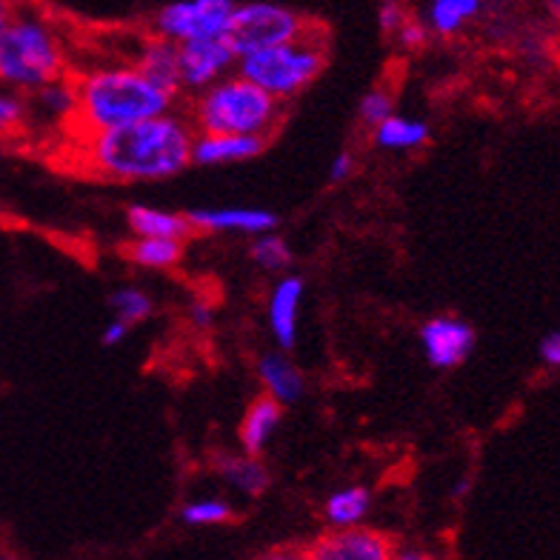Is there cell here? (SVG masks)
Segmentation results:
<instances>
[{
	"mask_svg": "<svg viewBox=\"0 0 560 560\" xmlns=\"http://www.w3.org/2000/svg\"><path fill=\"white\" fill-rule=\"evenodd\" d=\"M192 138L184 118L161 112L152 118L89 132L86 158L97 175L112 180H166L192 163Z\"/></svg>",
	"mask_w": 560,
	"mask_h": 560,
	"instance_id": "1",
	"label": "cell"
},
{
	"mask_svg": "<svg viewBox=\"0 0 560 560\" xmlns=\"http://www.w3.org/2000/svg\"><path fill=\"white\" fill-rule=\"evenodd\" d=\"M78 86V115L86 132H101L109 126L132 124L172 112L175 97L149 83L138 67H101L83 74Z\"/></svg>",
	"mask_w": 560,
	"mask_h": 560,
	"instance_id": "2",
	"label": "cell"
},
{
	"mask_svg": "<svg viewBox=\"0 0 560 560\" xmlns=\"http://www.w3.org/2000/svg\"><path fill=\"white\" fill-rule=\"evenodd\" d=\"M67 69V52L52 23L35 12L18 9L15 21L0 35V86L15 92H35L60 78Z\"/></svg>",
	"mask_w": 560,
	"mask_h": 560,
	"instance_id": "3",
	"label": "cell"
},
{
	"mask_svg": "<svg viewBox=\"0 0 560 560\" xmlns=\"http://www.w3.org/2000/svg\"><path fill=\"white\" fill-rule=\"evenodd\" d=\"M280 120V101L246 81L244 74H223L200 89L195 101V124L200 132L272 135Z\"/></svg>",
	"mask_w": 560,
	"mask_h": 560,
	"instance_id": "4",
	"label": "cell"
},
{
	"mask_svg": "<svg viewBox=\"0 0 560 560\" xmlns=\"http://www.w3.org/2000/svg\"><path fill=\"white\" fill-rule=\"evenodd\" d=\"M237 74L278 101H289L310 86L326 67V44L320 32H303L287 44L266 46L237 58Z\"/></svg>",
	"mask_w": 560,
	"mask_h": 560,
	"instance_id": "5",
	"label": "cell"
},
{
	"mask_svg": "<svg viewBox=\"0 0 560 560\" xmlns=\"http://www.w3.org/2000/svg\"><path fill=\"white\" fill-rule=\"evenodd\" d=\"M303 32H306V21L298 12H292L289 7H280V3L258 0V3L235 7L226 37L237 58H241V55L258 52L266 46L287 44V40L303 35Z\"/></svg>",
	"mask_w": 560,
	"mask_h": 560,
	"instance_id": "6",
	"label": "cell"
},
{
	"mask_svg": "<svg viewBox=\"0 0 560 560\" xmlns=\"http://www.w3.org/2000/svg\"><path fill=\"white\" fill-rule=\"evenodd\" d=\"M232 12H235V0H175L158 12L155 32L175 44L195 37L226 35Z\"/></svg>",
	"mask_w": 560,
	"mask_h": 560,
	"instance_id": "7",
	"label": "cell"
},
{
	"mask_svg": "<svg viewBox=\"0 0 560 560\" xmlns=\"http://www.w3.org/2000/svg\"><path fill=\"white\" fill-rule=\"evenodd\" d=\"M177 60H180V83L186 89H207L209 83L221 81L223 74L235 69L237 55L226 35H214L177 44Z\"/></svg>",
	"mask_w": 560,
	"mask_h": 560,
	"instance_id": "8",
	"label": "cell"
},
{
	"mask_svg": "<svg viewBox=\"0 0 560 560\" xmlns=\"http://www.w3.org/2000/svg\"><path fill=\"white\" fill-rule=\"evenodd\" d=\"M420 343L427 352V361L435 369H452L464 363L475 349L472 326L460 320V317H432L423 329H420Z\"/></svg>",
	"mask_w": 560,
	"mask_h": 560,
	"instance_id": "9",
	"label": "cell"
},
{
	"mask_svg": "<svg viewBox=\"0 0 560 560\" xmlns=\"http://www.w3.org/2000/svg\"><path fill=\"white\" fill-rule=\"evenodd\" d=\"M269 143L266 135H232V132H200L192 138V163L198 166H223L241 163L260 155Z\"/></svg>",
	"mask_w": 560,
	"mask_h": 560,
	"instance_id": "10",
	"label": "cell"
},
{
	"mask_svg": "<svg viewBox=\"0 0 560 560\" xmlns=\"http://www.w3.org/2000/svg\"><path fill=\"white\" fill-rule=\"evenodd\" d=\"M186 221L192 229H203V232H241V235H264L278 226V218L272 212L252 207L192 209L186 214Z\"/></svg>",
	"mask_w": 560,
	"mask_h": 560,
	"instance_id": "11",
	"label": "cell"
},
{
	"mask_svg": "<svg viewBox=\"0 0 560 560\" xmlns=\"http://www.w3.org/2000/svg\"><path fill=\"white\" fill-rule=\"evenodd\" d=\"M392 555V544L369 529H354L347 526V532L329 535L312 549V558L317 560H386Z\"/></svg>",
	"mask_w": 560,
	"mask_h": 560,
	"instance_id": "12",
	"label": "cell"
},
{
	"mask_svg": "<svg viewBox=\"0 0 560 560\" xmlns=\"http://www.w3.org/2000/svg\"><path fill=\"white\" fill-rule=\"evenodd\" d=\"M303 278L298 275H287L280 278L269 298V326H272L275 343L280 349H292L298 340V312L303 303Z\"/></svg>",
	"mask_w": 560,
	"mask_h": 560,
	"instance_id": "13",
	"label": "cell"
},
{
	"mask_svg": "<svg viewBox=\"0 0 560 560\" xmlns=\"http://www.w3.org/2000/svg\"><path fill=\"white\" fill-rule=\"evenodd\" d=\"M135 67L143 72L149 83H155L158 89H163L166 95L177 97V92L184 89L180 83V60H177V44L170 37H152L143 44L138 55V63Z\"/></svg>",
	"mask_w": 560,
	"mask_h": 560,
	"instance_id": "14",
	"label": "cell"
},
{
	"mask_svg": "<svg viewBox=\"0 0 560 560\" xmlns=\"http://www.w3.org/2000/svg\"><path fill=\"white\" fill-rule=\"evenodd\" d=\"M258 375L266 395L278 400L280 406L295 404V400L303 395V375L283 352L264 354V358H260Z\"/></svg>",
	"mask_w": 560,
	"mask_h": 560,
	"instance_id": "15",
	"label": "cell"
},
{
	"mask_svg": "<svg viewBox=\"0 0 560 560\" xmlns=\"http://www.w3.org/2000/svg\"><path fill=\"white\" fill-rule=\"evenodd\" d=\"M280 409H283V406L275 398H269V395L258 398L249 409H246L244 427H241V443H244L246 455L260 457V452L266 450V443L272 441L275 429H278Z\"/></svg>",
	"mask_w": 560,
	"mask_h": 560,
	"instance_id": "16",
	"label": "cell"
},
{
	"mask_svg": "<svg viewBox=\"0 0 560 560\" xmlns=\"http://www.w3.org/2000/svg\"><path fill=\"white\" fill-rule=\"evenodd\" d=\"M32 109L40 115L49 124H58V120H72L78 115V86L69 83L63 74L55 78V81L44 83L40 89L32 92Z\"/></svg>",
	"mask_w": 560,
	"mask_h": 560,
	"instance_id": "17",
	"label": "cell"
},
{
	"mask_svg": "<svg viewBox=\"0 0 560 560\" xmlns=\"http://www.w3.org/2000/svg\"><path fill=\"white\" fill-rule=\"evenodd\" d=\"M129 226L138 237H180L189 235V221L186 214L166 212L155 207H132L129 209Z\"/></svg>",
	"mask_w": 560,
	"mask_h": 560,
	"instance_id": "18",
	"label": "cell"
},
{
	"mask_svg": "<svg viewBox=\"0 0 560 560\" xmlns=\"http://www.w3.org/2000/svg\"><path fill=\"white\" fill-rule=\"evenodd\" d=\"M429 140V126L423 120L404 118L392 112L389 118L375 126V143L381 149H418Z\"/></svg>",
	"mask_w": 560,
	"mask_h": 560,
	"instance_id": "19",
	"label": "cell"
},
{
	"mask_svg": "<svg viewBox=\"0 0 560 560\" xmlns=\"http://www.w3.org/2000/svg\"><path fill=\"white\" fill-rule=\"evenodd\" d=\"M221 475L229 487L244 494H260L269 487V472L258 455H229L221 460Z\"/></svg>",
	"mask_w": 560,
	"mask_h": 560,
	"instance_id": "20",
	"label": "cell"
},
{
	"mask_svg": "<svg viewBox=\"0 0 560 560\" xmlns=\"http://www.w3.org/2000/svg\"><path fill=\"white\" fill-rule=\"evenodd\" d=\"M184 255V241L180 237H138L129 246V258L147 269H170Z\"/></svg>",
	"mask_w": 560,
	"mask_h": 560,
	"instance_id": "21",
	"label": "cell"
},
{
	"mask_svg": "<svg viewBox=\"0 0 560 560\" xmlns=\"http://www.w3.org/2000/svg\"><path fill=\"white\" fill-rule=\"evenodd\" d=\"M326 521L335 526V529H347V526H358L363 521V515L369 512V492L361 487H349L335 492L329 501H326Z\"/></svg>",
	"mask_w": 560,
	"mask_h": 560,
	"instance_id": "22",
	"label": "cell"
},
{
	"mask_svg": "<svg viewBox=\"0 0 560 560\" xmlns=\"http://www.w3.org/2000/svg\"><path fill=\"white\" fill-rule=\"evenodd\" d=\"M483 7V0H432L429 23L438 35H455L464 23L472 21Z\"/></svg>",
	"mask_w": 560,
	"mask_h": 560,
	"instance_id": "23",
	"label": "cell"
},
{
	"mask_svg": "<svg viewBox=\"0 0 560 560\" xmlns=\"http://www.w3.org/2000/svg\"><path fill=\"white\" fill-rule=\"evenodd\" d=\"M252 260L266 269V272H280L292 264V249L283 237L272 235V232H264V235H255V244H252Z\"/></svg>",
	"mask_w": 560,
	"mask_h": 560,
	"instance_id": "24",
	"label": "cell"
},
{
	"mask_svg": "<svg viewBox=\"0 0 560 560\" xmlns=\"http://www.w3.org/2000/svg\"><path fill=\"white\" fill-rule=\"evenodd\" d=\"M109 303L115 317H120V320L129 326L140 324V320H147V317L152 315V298L135 287H124L118 289V292H112Z\"/></svg>",
	"mask_w": 560,
	"mask_h": 560,
	"instance_id": "25",
	"label": "cell"
},
{
	"mask_svg": "<svg viewBox=\"0 0 560 560\" xmlns=\"http://www.w3.org/2000/svg\"><path fill=\"white\" fill-rule=\"evenodd\" d=\"M229 517H232V506L218 498H200V501H189L184 506V521L192 526H214Z\"/></svg>",
	"mask_w": 560,
	"mask_h": 560,
	"instance_id": "26",
	"label": "cell"
},
{
	"mask_svg": "<svg viewBox=\"0 0 560 560\" xmlns=\"http://www.w3.org/2000/svg\"><path fill=\"white\" fill-rule=\"evenodd\" d=\"M26 115H30V106L23 104L15 89L0 86V138L15 135L26 124Z\"/></svg>",
	"mask_w": 560,
	"mask_h": 560,
	"instance_id": "27",
	"label": "cell"
},
{
	"mask_svg": "<svg viewBox=\"0 0 560 560\" xmlns=\"http://www.w3.org/2000/svg\"><path fill=\"white\" fill-rule=\"evenodd\" d=\"M392 97L386 95V92H369L366 97L361 101V120L366 126H377L381 120H386L392 115Z\"/></svg>",
	"mask_w": 560,
	"mask_h": 560,
	"instance_id": "28",
	"label": "cell"
},
{
	"mask_svg": "<svg viewBox=\"0 0 560 560\" xmlns=\"http://www.w3.org/2000/svg\"><path fill=\"white\" fill-rule=\"evenodd\" d=\"M404 21H406V12L398 0H381V30L398 32Z\"/></svg>",
	"mask_w": 560,
	"mask_h": 560,
	"instance_id": "29",
	"label": "cell"
},
{
	"mask_svg": "<svg viewBox=\"0 0 560 560\" xmlns=\"http://www.w3.org/2000/svg\"><path fill=\"white\" fill-rule=\"evenodd\" d=\"M540 361L549 369L560 366V335L549 332L544 340H540Z\"/></svg>",
	"mask_w": 560,
	"mask_h": 560,
	"instance_id": "30",
	"label": "cell"
},
{
	"mask_svg": "<svg viewBox=\"0 0 560 560\" xmlns=\"http://www.w3.org/2000/svg\"><path fill=\"white\" fill-rule=\"evenodd\" d=\"M126 335H129V324H124L120 317H112L104 332H101V343H104V347H118Z\"/></svg>",
	"mask_w": 560,
	"mask_h": 560,
	"instance_id": "31",
	"label": "cell"
},
{
	"mask_svg": "<svg viewBox=\"0 0 560 560\" xmlns=\"http://www.w3.org/2000/svg\"><path fill=\"white\" fill-rule=\"evenodd\" d=\"M352 172H354V158L349 155V152H340V155L332 161L329 180H332V184H343V180H349V175H352Z\"/></svg>",
	"mask_w": 560,
	"mask_h": 560,
	"instance_id": "32",
	"label": "cell"
},
{
	"mask_svg": "<svg viewBox=\"0 0 560 560\" xmlns=\"http://www.w3.org/2000/svg\"><path fill=\"white\" fill-rule=\"evenodd\" d=\"M398 37H400V44L409 46V49H415V46L423 44V37H427V30H423V26H420V23L404 21V23H400Z\"/></svg>",
	"mask_w": 560,
	"mask_h": 560,
	"instance_id": "33",
	"label": "cell"
},
{
	"mask_svg": "<svg viewBox=\"0 0 560 560\" xmlns=\"http://www.w3.org/2000/svg\"><path fill=\"white\" fill-rule=\"evenodd\" d=\"M214 320V312L209 303H195L192 306V324L198 326V329H207V326H212Z\"/></svg>",
	"mask_w": 560,
	"mask_h": 560,
	"instance_id": "34",
	"label": "cell"
},
{
	"mask_svg": "<svg viewBox=\"0 0 560 560\" xmlns=\"http://www.w3.org/2000/svg\"><path fill=\"white\" fill-rule=\"evenodd\" d=\"M18 0H0V35L9 30V23L15 21L18 15Z\"/></svg>",
	"mask_w": 560,
	"mask_h": 560,
	"instance_id": "35",
	"label": "cell"
},
{
	"mask_svg": "<svg viewBox=\"0 0 560 560\" xmlns=\"http://www.w3.org/2000/svg\"><path fill=\"white\" fill-rule=\"evenodd\" d=\"M546 3H549V7H552V9H558V3H560V0H546Z\"/></svg>",
	"mask_w": 560,
	"mask_h": 560,
	"instance_id": "36",
	"label": "cell"
}]
</instances>
